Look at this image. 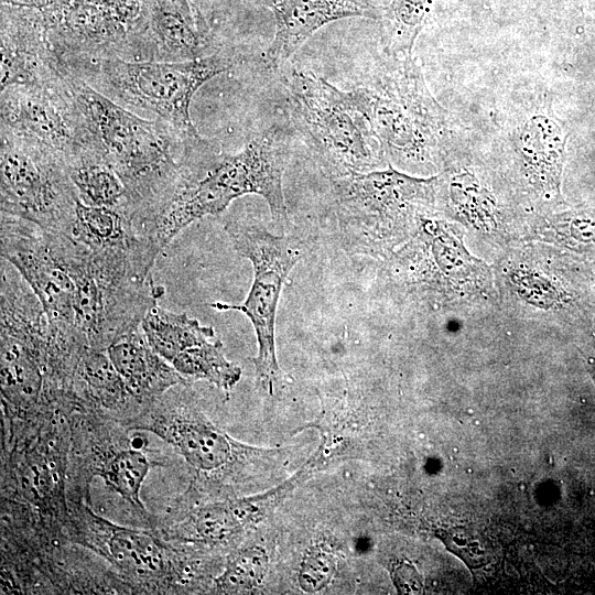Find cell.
Wrapping results in <instances>:
<instances>
[{"label": "cell", "mask_w": 595, "mask_h": 595, "mask_svg": "<svg viewBox=\"0 0 595 595\" xmlns=\"http://www.w3.org/2000/svg\"><path fill=\"white\" fill-rule=\"evenodd\" d=\"M67 76L87 128L126 187L129 213L142 234L174 193L188 160L209 143L187 141L171 126L143 118Z\"/></svg>", "instance_id": "6da1fadb"}, {"label": "cell", "mask_w": 595, "mask_h": 595, "mask_svg": "<svg viewBox=\"0 0 595 595\" xmlns=\"http://www.w3.org/2000/svg\"><path fill=\"white\" fill-rule=\"evenodd\" d=\"M288 145L278 130H268L240 151L219 153L214 147L193 156L174 193L143 235L162 251L184 228L225 210L244 195L257 194L268 204L273 223H288L282 177Z\"/></svg>", "instance_id": "7a4b0ae2"}, {"label": "cell", "mask_w": 595, "mask_h": 595, "mask_svg": "<svg viewBox=\"0 0 595 595\" xmlns=\"http://www.w3.org/2000/svg\"><path fill=\"white\" fill-rule=\"evenodd\" d=\"M46 237L74 283L76 323L89 347L106 350L140 327L164 289L128 249L93 250L68 234L46 231Z\"/></svg>", "instance_id": "3957f363"}, {"label": "cell", "mask_w": 595, "mask_h": 595, "mask_svg": "<svg viewBox=\"0 0 595 595\" xmlns=\"http://www.w3.org/2000/svg\"><path fill=\"white\" fill-rule=\"evenodd\" d=\"M63 68L123 108L171 126L191 142L204 140L192 122L195 93L228 71L234 60L225 52L178 62L69 57Z\"/></svg>", "instance_id": "277c9868"}, {"label": "cell", "mask_w": 595, "mask_h": 595, "mask_svg": "<svg viewBox=\"0 0 595 595\" xmlns=\"http://www.w3.org/2000/svg\"><path fill=\"white\" fill-rule=\"evenodd\" d=\"M285 87L292 121L327 178L383 169L385 150L350 90L301 71Z\"/></svg>", "instance_id": "5b68a950"}, {"label": "cell", "mask_w": 595, "mask_h": 595, "mask_svg": "<svg viewBox=\"0 0 595 595\" xmlns=\"http://www.w3.org/2000/svg\"><path fill=\"white\" fill-rule=\"evenodd\" d=\"M338 216L358 246L386 251L410 239L440 198V177L387 169L327 178Z\"/></svg>", "instance_id": "8992f818"}, {"label": "cell", "mask_w": 595, "mask_h": 595, "mask_svg": "<svg viewBox=\"0 0 595 595\" xmlns=\"http://www.w3.org/2000/svg\"><path fill=\"white\" fill-rule=\"evenodd\" d=\"M351 91L385 150L388 162L408 169L433 161L443 137L442 111L411 57H393Z\"/></svg>", "instance_id": "52a82bcc"}, {"label": "cell", "mask_w": 595, "mask_h": 595, "mask_svg": "<svg viewBox=\"0 0 595 595\" xmlns=\"http://www.w3.org/2000/svg\"><path fill=\"white\" fill-rule=\"evenodd\" d=\"M1 213L46 231L71 234L78 203L66 162L39 142L1 128Z\"/></svg>", "instance_id": "ba28073f"}, {"label": "cell", "mask_w": 595, "mask_h": 595, "mask_svg": "<svg viewBox=\"0 0 595 595\" xmlns=\"http://www.w3.org/2000/svg\"><path fill=\"white\" fill-rule=\"evenodd\" d=\"M238 255L253 268V280L246 300L239 304L215 302L217 311H239L253 326L258 354L253 358L259 385L272 394L280 385L281 372L275 356V318L281 291L290 271L301 258V251L285 235H275L249 220L226 224Z\"/></svg>", "instance_id": "9c48e42d"}, {"label": "cell", "mask_w": 595, "mask_h": 595, "mask_svg": "<svg viewBox=\"0 0 595 595\" xmlns=\"http://www.w3.org/2000/svg\"><path fill=\"white\" fill-rule=\"evenodd\" d=\"M64 524L71 541L102 556L145 592L164 593L182 580L180 554L163 538L116 524L82 500L71 504Z\"/></svg>", "instance_id": "30bf717a"}, {"label": "cell", "mask_w": 595, "mask_h": 595, "mask_svg": "<svg viewBox=\"0 0 595 595\" xmlns=\"http://www.w3.org/2000/svg\"><path fill=\"white\" fill-rule=\"evenodd\" d=\"M399 261L411 284L442 300L486 298L493 290L488 266L464 246L455 225L424 215L409 244L400 250Z\"/></svg>", "instance_id": "8fae6325"}, {"label": "cell", "mask_w": 595, "mask_h": 595, "mask_svg": "<svg viewBox=\"0 0 595 595\" xmlns=\"http://www.w3.org/2000/svg\"><path fill=\"white\" fill-rule=\"evenodd\" d=\"M0 100L1 128L52 150L68 169L84 159L104 156L74 99L67 73L56 86H8Z\"/></svg>", "instance_id": "7c38bea8"}, {"label": "cell", "mask_w": 595, "mask_h": 595, "mask_svg": "<svg viewBox=\"0 0 595 595\" xmlns=\"http://www.w3.org/2000/svg\"><path fill=\"white\" fill-rule=\"evenodd\" d=\"M41 11L60 61L133 58L141 0H53Z\"/></svg>", "instance_id": "4fadbf2b"}, {"label": "cell", "mask_w": 595, "mask_h": 595, "mask_svg": "<svg viewBox=\"0 0 595 595\" xmlns=\"http://www.w3.org/2000/svg\"><path fill=\"white\" fill-rule=\"evenodd\" d=\"M0 242L1 258L30 285L54 333L68 344L88 346L76 323L74 283L54 256L46 231L26 219L1 213Z\"/></svg>", "instance_id": "5bb4252c"}, {"label": "cell", "mask_w": 595, "mask_h": 595, "mask_svg": "<svg viewBox=\"0 0 595 595\" xmlns=\"http://www.w3.org/2000/svg\"><path fill=\"white\" fill-rule=\"evenodd\" d=\"M128 428L155 434L197 473L225 467L244 448L176 397L173 388L129 421Z\"/></svg>", "instance_id": "9a60e30c"}, {"label": "cell", "mask_w": 595, "mask_h": 595, "mask_svg": "<svg viewBox=\"0 0 595 595\" xmlns=\"http://www.w3.org/2000/svg\"><path fill=\"white\" fill-rule=\"evenodd\" d=\"M66 78L41 10L1 3V90L56 86Z\"/></svg>", "instance_id": "2e32d148"}, {"label": "cell", "mask_w": 595, "mask_h": 595, "mask_svg": "<svg viewBox=\"0 0 595 595\" xmlns=\"http://www.w3.org/2000/svg\"><path fill=\"white\" fill-rule=\"evenodd\" d=\"M208 47V28L190 0H141L133 61L195 60Z\"/></svg>", "instance_id": "e0dca14e"}, {"label": "cell", "mask_w": 595, "mask_h": 595, "mask_svg": "<svg viewBox=\"0 0 595 595\" xmlns=\"http://www.w3.org/2000/svg\"><path fill=\"white\" fill-rule=\"evenodd\" d=\"M275 33L267 52L271 67L286 62L323 25L348 17L377 18L367 0H271Z\"/></svg>", "instance_id": "ac0fdd59"}, {"label": "cell", "mask_w": 595, "mask_h": 595, "mask_svg": "<svg viewBox=\"0 0 595 595\" xmlns=\"http://www.w3.org/2000/svg\"><path fill=\"white\" fill-rule=\"evenodd\" d=\"M565 133L556 120L534 115L516 132L515 152L529 185L548 197L560 195Z\"/></svg>", "instance_id": "d6986e66"}, {"label": "cell", "mask_w": 595, "mask_h": 595, "mask_svg": "<svg viewBox=\"0 0 595 595\" xmlns=\"http://www.w3.org/2000/svg\"><path fill=\"white\" fill-rule=\"evenodd\" d=\"M106 351L130 392L144 408L172 388L187 382L171 363L152 349L141 327L113 342Z\"/></svg>", "instance_id": "ffe728a7"}, {"label": "cell", "mask_w": 595, "mask_h": 595, "mask_svg": "<svg viewBox=\"0 0 595 595\" xmlns=\"http://www.w3.org/2000/svg\"><path fill=\"white\" fill-rule=\"evenodd\" d=\"M72 390L87 408L128 422L145 409L102 349L84 348L74 371Z\"/></svg>", "instance_id": "44dd1931"}, {"label": "cell", "mask_w": 595, "mask_h": 595, "mask_svg": "<svg viewBox=\"0 0 595 595\" xmlns=\"http://www.w3.org/2000/svg\"><path fill=\"white\" fill-rule=\"evenodd\" d=\"M260 516V506L253 497L208 504L181 520H170L162 529V537L170 543L225 544L235 540Z\"/></svg>", "instance_id": "7402d4cb"}, {"label": "cell", "mask_w": 595, "mask_h": 595, "mask_svg": "<svg viewBox=\"0 0 595 595\" xmlns=\"http://www.w3.org/2000/svg\"><path fill=\"white\" fill-rule=\"evenodd\" d=\"M440 177V198L450 215L485 236H501L505 218L494 192L466 167L447 169Z\"/></svg>", "instance_id": "603a6c76"}, {"label": "cell", "mask_w": 595, "mask_h": 595, "mask_svg": "<svg viewBox=\"0 0 595 595\" xmlns=\"http://www.w3.org/2000/svg\"><path fill=\"white\" fill-rule=\"evenodd\" d=\"M87 470L91 476H99L104 482L134 510L148 519L149 513L140 494L144 479L151 468L148 456L130 442L117 445L91 446Z\"/></svg>", "instance_id": "cb8c5ba5"}, {"label": "cell", "mask_w": 595, "mask_h": 595, "mask_svg": "<svg viewBox=\"0 0 595 595\" xmlns=\"http://www.w3.org/2000/svg\"><path fill=\"white\" fill-rule=\"evenodd\" d=\"M69 235L94 250L129 248L147 239L126 209L88 206L79 199Z\"/></svg>", "instance_id": "d4e9b609"}, {"label": "cell", "mask_w": 595, "mask_h": 595, "mask_svg": "<svg viewBox=\"0 0 595 595\" xmlns=\"http://www.w3.org/2000/svg\"><path fill=\"white\" fill-rule=\"evenodd\" d=\"M140 327L152 349L169 363L188 347L215 337L212 326H204L185 313L162 309L158 303L147 312Z\"/></svg>", "instance_id": "484cf974"}, {"label": "cell", "mask_w": 595, "mask_h": 595, "mask_svg": "<svg viewBox=\"0 0 595 595\" xmlns=\"http://www.w3.org/2000/svg\"><path fill=\"white\" fill-rule=\"evenodd\" d=\"M68 170L82 203L129 213L126 187L104 156L84 159Z\"/></svg>", "instance_id": "4316f807"}, {"label": "cell", "mask_w": 595, "mask_h": 595, "mask_svg": "<svg viewBox=\"0 0 595 595\" xmlns=\"http://www.w3.org/2000/svg\"><path fill=\"white\" fill-rule=\"evenodd\" d=\"M171 364L187 382L205 380L225 391L241 377V369L226 358L221 342L215 337L188 347Z\"/></svg>", "instance_id": "83f0119b"}, {"label": "cell", "mask_w": 595, "mask_h": 595, "mask_svg": "<svg viewBox=\"0 0 595 595\" xmlns=\"http://www.w3.org/2000/svg\"><path fill=\"white\" fill-rule=\"evenodd\" d=\"M536 238L577 253H595V206L553 214L534 229Z\"/></svg>", "instance_id": "f1b7e54d"}, {"label": "cell", "mask_w": 595, "mask_h": 595, "mask_svg": "<svg viewBox=\"0 0 595 595\" xmlns=\"http://www.w3.org/2000/svg\"><path fill=\"white\" fill-rule=\"evenodd\" d=\"M434 0H392L386 15V46L393 57H411Z\"/></svg>", "instance_id": "f546056e"}, {"label": "cell", "mask_w": 595, "mask_h": 595, "mask_svg": "<svg viewBox=\"0 0 595 595\" xmlns=\"http://www.w3.org/2000/svg\"><path fill=\"white\" fill-rule=\"evenodd\" d=\"M508 279L520 299L537 307L564 309L573 306L577 299L574 290L537 269L526 267L509 269Z\"/></svg>", "instance_id": "4dcf8cb0"}, {"label": "cell", "mask_w": 595, "mask_h": 595, "mask_svg": "<svg viewBox=\"0 0 595 595\" xmlns=\"http://www.w3.org/2000/svg\"><path fill=\"white\" fill-rule=\"evenodd\" d=\"M268 555L259 547H246L231 552L223 573L215 578L221 593L240 594L256 588L268 571Z\"/></svg>", "instance_id": "1f68e13d"}, {"label": "cell", "mask_w": 595, "mask_h": 595, "mask_svg": "<svg viewBox=\"0 0 595 595\" xmlns=\"http://www.w3.org/2000/svg\"><path fill=\"white\" fill-rule=\"evenodd\" d=\"M336 570L334 553L324 545L312 548L304 556L299 574L303 591L314 593L325 587Z\"/></svg>", "instance_id": "d6a6232c"}, {"label": "cell", "mask_w": 595, "mask_h": 595, "mask_svg": "<svg viewBox=\"0 0 595 595\" xmlns=\"http://www.w3.org/2000/svg\"><path fill=\"white\" fill-rule=\"evenodd\" d=\"M394 582L398 588L404 593L419 591L421 582L415 570L409 564H400L394 570Z\"/></svg>", "instance_id": "836d02e7"}, {"label": "cell", "mask_w": 595, "mask_h": 595, "mask_svg": "<svg viewBox=\"0 0 595 595\" xmlns=\"http://www.w3.org/2000/svg\"><path fill=\"white\" fill-rule=\"evenodd\" d=\"M587 370L595 383V351L583 353Z\"/></svg>", "instance_id": "e575fe53"}, {"label": "cell", "mask_w": 595, "mask_h": 595, "mask_svg": "<svg viewBox=\"0 0 595 595\" xmlns=\"http://www.w3.org/2000/svg\"><path fill=\"white\" fill-rule=\"evenodd\" d=\"M52 1H53V0H48V4H50ZM48 4H47V6H48Z\"/></svg>", "instance_id": "d590c367"}]
</instances>
